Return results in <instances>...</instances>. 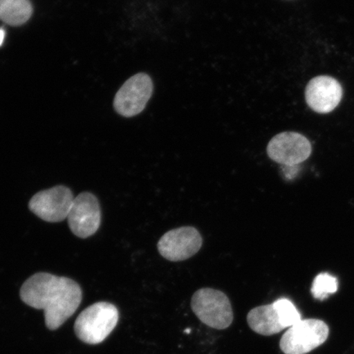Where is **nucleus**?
<instances>
[{"mask_svg": "<svg viewBox=\"0 0 354 354\" xmlns=\"http://www.w3.org/2000/svg\"><path fill=\"white\" fill-rule=\"evenodd\" d=\"M151 78L147 74L139 73L124 84L114 99V109L123 117L131 118L145 109L153 94Z\"/></svg>", "mask_w": 354, "mask_h": 354, "instance_id": "obj_6", "label": "nucleus"}, {"mask_svg": "<svg viewBox=\"0 0 354 354\" xmlns=\"http://www.w3.org/2000/svg\"><path fill=\"white\" fill-rule=\"evenodd\" d=\"M203 245L198 230L183 227L163 234L158 243V250L163 258L171 262H180L196 254Z\"/></svg>", "mask_w": 354, "mask_h": 354, "instance_id": "obj_8", "label": "nucleus"}, {"mask_svg": "<svg viewBox=\"0 0 354 354\" xmlns=\"http://www.w3.org/2000/svg\"><path fill=\"white\" fill-rule=\"evenodd\" d=\"M267 152L269 158L279 165L295 167L307 160L312 153V145L299 133L282 132L270 141Z\"/></svg>", "mask_w": 354, "mask_h": 354, "instance_id": "obj_7", "label": "nucleus"}, {"mask_svg": "<svg viewBox=\"0 0 354 354\" xmlns=\"http://www.w3.org/2000/svg\"><path fill=\"white\" fill-rule=\"evenodd\" d=\"M190 331H192V330H189V329L185 330V333H189Z\"/></svg>", "mask_w": 354, "mask_h": 354, "instance_id": "obj_16", "label": "nucleus"}, {"mask_svg": "<svg viewBox=\"0 0 354 354\" xmlns=\"http://www.w3.org/2000/svg\"><path fill=\"white\" fill-rule=\"evenodd\" d=\"M338 290V281L328 273H321L314 279L311 293L314 298L324 300Z\"/></svg>", "mask_w": 354, "mask_h": 354, "instance_id": "obj_13", "label": "nucleus"}, {"mask_svg": "<svg viewBox=\"0 0 354 354\" xmlns=\"http://www.w3.org/2000/svg\"><path fill=\"white\" fill-rule=\"evenodd\" d=\"M74 198L72 190L59 185L35 194L29 202V209L44 221L59 223L68 218Z\"/></svg>", "mask_w": 354, "mask_h": 354, "instance_id": "obj_5", "label": "nucleus"}, {"mask_svg": "<svg viewBox=\"0 0 354 354\" xmlns=\"http://www.w3.org/2000/svg\"><path fill=\"white\" fill-rule=\"evenodd\" d=\"M329 327L318 319L300 320L283 335L280 342L285 354H306L324 344Z\"/></svg>", "mask_w": 354, "mask_h": 354, "instance_id": "obj_4", "label": "nucleus"}, {"mask_svg": "<svg viewBox=\"0 0 354 354\" xmlns=\"http://www.w3.org/2000/svg\"><path fill=\"white\" fill-rule=\"evenodd\" d=\"M32 12L29 0H0V20L6 24H24L32 17Z\"/></svg>", "mask_w": 354, "mask_h": 354, "instance_id": "obj_12", "label": "nucleus"}, {"mask_svg": "<svg viewBox=\"0 0 354 354\" xmlns=\"http://www.w3.org/2000/svg\"><path fill=\"white\" fill-rule=\"evenodd\" d=\"M68 221L71 231L80 238L93 236L100 227L101 212L98 199L91 193L84 192L74 198Z\"/></svg>", "mask_w": 354, "mask_h": 354, "instance_id": "obj_9", "label": "nucleus"}, {"mask_svg": "<svg viewBox=\"0 0 354 354\" xmlns=\"http://www.w3.org/2000/svg\"><path fill=\"white\" fill-rule=\"evenodd\" d=\"M20 296L28 306L43 310L47 328L55 330L76 313L82 290L72 279L39 272L24 282Z\"/></svg>", "mask_w": 354, "mask_h": 354, "instance_id": "obj_1", "label": "nucleus"}, {"mask_svg": "<svg viewBox=\"0 0 354 354\" xmlns=\"http://www.w3.org/2000/svg\"><path fill=\"white\" fill-rule=\"evenodd\" d=\"M192 308L203 324L218 330L228 328L234 319L231 302L223 292L203 288L194 294Z\"/></svg>", "mask_w": 354, "mask_h": 354, "instance_id": "obj_3", "label": "nucleus"}, {"mask_svg": "<svg viewBox=\"0 0 354 354\" xmlns=\"http://www.w3.org/2000/svg\"><path fill=\"white\" fill-rule=\"evenodd\" d=\"M118 320L116 306L107 302L96 303L80 314L75 322V333L84 343L98 344L112 333Z\"/></svg>", "mask_w": 354, "mask_h": 354, "instance_id": "obj_2", "label": "nucleus"}, {"mask_svg": "<svg viewBox=\"0 0 354 354\" xmlns=\"http://www.w3.org/2000/svg\"><path fill=\"white\" fill-rule=\"evenodd\" d=\"M247 322L250 328L259 335H272L285 330L273 304L252 309Z\"/></svg>", "mask_w": 354, "mask_h": 354, "instance_id": "obj_11", "label": "nucleus"}, {"mask_svg": "<svg viewBox=\"0 0 354 354\" xmlns=\"http://www.w3.org/2000/svg\"><path fill=\"white\" fill-rule=\"evenodd\" d=\"M343 88L337 80L329 76L314 77L308 84L305 98L308 107L317 113H329L340 103Z\"/></svg>", "mask_w": 354, "mask_h": 354, "instance_id": "obj_10", "label": "nucleus"}, {"mask_svg": "<svg viewBox=\"0 0 354 354\" xmlns=\"http://www.w3.org/2000/svg\"><path fill=\"white\" fill-rule=\"evenodd\" d=\"M4 37H6V30L3 28H0V46H2Z\"/></svg>", "mask_w": 354, "mask_h": 354, "instance_id": "obj_15", "label": "nucleus"}, {"mask_svg": "<svg viewBox=\"0 0 354 354\" xmlns=\"http://www.w3.org/2000/svg\"><path fill=\"white\" fill-rule=\"evenodd\" d=\"M279 317L284 328H290L298 323L301 319V315L298 309L290 300L282 298L273 303Z\"/></svg>", "mask_w": 354, "mask_h": 354, "instance_id": "obj_14", "label": "nucleus"}]
</instances>
